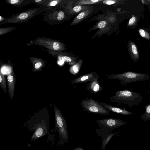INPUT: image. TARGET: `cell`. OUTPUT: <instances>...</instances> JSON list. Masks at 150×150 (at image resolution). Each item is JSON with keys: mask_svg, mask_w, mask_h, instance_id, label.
I'll return each instance as SVG.
<instances>
[{"mask_svg": "<svg viewBox=\"0 0 150 150\" xmlns=\"http://www.w3.org/2000/svg\"><path fill=\"white\" fill-rule=\"evenodd\" d=\"M49 117L48 113H40L32 117L26 122L27 128L33 132L31 141H35L49 133Z\"/></svg>", "mask_w": 150, "mask_h": 150, "instance_id": "cell-1", "label": "cell"}, {"mask_svg": "<svg viewBox=\"0 0 150 150\" xmlns=\"http://www.w3.org/2000/svg\"><path fill=\"white\" fill-rule=\"evenodd\" d=\"M111 102L126 105L133 107L143 103V98L139 93L128 90H119L115 95L110 97Z\"/></svg>", "mask_w": 150, "mask_h": 150, "instance_id": "cell-2", "label": "cell"}, {"mask_svg": "<svg viewBox=\"0 0 150 150\" xmlns=\"http://www.w3.org/2000/svg\"><path fill=\"white\" fill-rule=\"evenodd\" d=\"M55 116V125L54 131L59 133L57 143L62 146L69 140V135L67 124L64 118L58 108L54 105Z\"/></svg>", "mask_w": 150, "mask_h": 150, "instance_id": "cell-3", "label": "cell"}, {"mask_svg": "<svg viewBox=\"0 0 150 150\" xmlns=\"http://www.w3.org/2000/svg\"><path fill=\"white\" fill-rule=\"evenodd\" d=\"M45 12V9L41 7L32 8L20 12L0 22V25L7 23H21L33 19L37 15Z\"/></svg>", "mask_w": 150, "mask_h": 150, "instance_id": "cell-4", "label": "cell"}, {"mask_svg": "<svg viewBox=\"0 0 150 150\" xmlns=\"http://www.w3.org/2000/svg\"><path fill=\"white\" fill-rule=\"evenodd\" d=\"M106 76L110 79L120 80L121 85L145 81L150 78L149 74L133 72H125L121 74L107 75Z\"/></svg>", "mask_w": 150, "mask_h": 150, "instance_id": "cell-5", "label": "cell"}, {"mask_svg": "<svg viewBox=\"0 0 150 150\" xmlns=\"http://www.w3.org/2000/svg\"><path fill=\"white\" fill-rule=\"evenodd\" d=\"M37 45L50 50L62 51L66 49V45L57 40L45 37H37L27 43L28 46Z\"/></svg>", "mask_w": 150, "mask_h": 150, "instance_id": "cell-6", "label": "cell"}, {"mask_svg": "<svg viewBox=\"0 0 150 150\" xmlns=\"http://www.w3.org/2000/svg\"><path fill=\"white\" fill-rule=\"evenodd\" d=\"M62 7L57 6L45 10L43 14V21L50 25H56L63 21L66 18V11Z\"/></svg>", "mask_w": 150, "mask_h": 150, "instance_id": "cell-7", "label": "cell"}, {"mask_svg": "<svg viewBox=\"0 0 150 150\" xmlns=\"http://www.w3.org/2000/svg\"><path fill=\"white\" fill-rule=\"evenodd\" d=\"M83 109L89 113L103 115H108L110 111L104 108L97 100L91 98H86L81 102Z\"/></svg>", "mask_w": 150, "mask_h": 150, "instance_id": "cell-8", "label": "cell"}, {"mask_svg": "<svg viewBox=\"0 0 150 150\" xmlns=\"http://www.w3.org/2000/svg\"><path fill=\"white\" fill-rule=\"evenodd\" d=\"M96 122L100 129L111 132L114 129L127 123L122 120L115 118L98 119Z\"/></svg>", "mask_w": 150, "mask_h": 150, "instance_id": "cell-9", "label": "cell"}, {"mask_svg": "<svg viewBox=\"0 0 150 150\" xmlns=\"http://www.w3.org/2000/svg\"><path fill=\"white\" fill-rule=\"evenodd\" d=\"M96 132L98 135L101 137V150H105V147L109 140L119 132L112 133L111 132L99 129H96Z\"/></svg>", "mask_w": 150, "mask_h": 150, "instance_id": "cell-10", "label": "cell"}, {"mask_svg": "<svg viewBox=\"0 0 150 150\" xmlns=\"http://www.w3.org/2000/svg\"><path fill=\"white\" fill-rule=\"evenodd\" d=\"M99 77V76L96 73L91 72L75 78L71 81V83L74 84L89 82Z\"/></svg>", "mask_w": 150, "mask_h": 150, "instance_id": "cell-11", "label": "cell"}, {"mask_svg": "<svg viewBox=\"0 0 150 150\" xmlns=\"http://www.w3.org/2000/svg\"><path fill=\"white\" fill-rule=\"evenodd\" d=\"M30 60L33 64V73L41 71L46 64V61L43 59L35 57H31Z\"/></svg>", "mask_w": 150, "mask_h": 150, "instance_id": "cell-12", "label": "cell"}, {"mask_svg": "<svg viewBox=\"0 0 150 150\" xmlns=\"http://www.w3.org/2000/svg\"><path fill=\"white\" fill-rule=\"evenodd\" d=\"M100 103L104 108L110 111L125 115H131L133 114L132 112L113 106L110 104L103 102Z\"/></svg>", "mask_w": 150, "mask_h": 150, "instance_id": "cell-13", "label": "cell"}, {"mask_svg": "<svg viewBox=\"0 0 150 150\" xmlns=\"http://www.w3.org/2000/svg\"><path fill=\"white\" fill-rule=\"evenodd\" d=\"M8 92L10 98L12 100L14 96L15 88L16 78L13 72L8 75L7 78Z\"/></svg>", "mask_w": 150, "mask_h": 150, "instance_id": "cell-14", "label": "cell"}, {"mask_svg": "<svg viewBox=\"0 0 150 150\" xmlns=\"http://www.w3.org/2000/svg\"><path fill=\"white\" fill-rule=\"evenodd\" d=\"M98 79H97L89 82L86 88L89 92L94 94L100 91L102 88L98 81Z\"/></svg>", "mask_w": 150, "mask_h": 150, "instance_id": "cell-15", "label": "cell"}, {"mask_svg": "<svg viewBox=\"0 0 150 150\" xmlns=\"http://www.w3.org/2000/svg\"><path fill=\"white\" fill-rule=\"evenodd\" d=\"M128 50L131 57L135 62L139 59L138 51L137 46L133 42L130 41L128 44Z\"/></svg>", "mask_w": 150, "mask_h": 150, "instance_id": "cell-16", "label": "cell"}, {"mask_svg": "<svg viewBox=\"0 0 150 150\" xmlns=\"http://www.w3.org/2000/svg\"><path fill=\"white\" fill-rule=\"evenodd\" d=\"M93 10V9L90 8L81 12L74 19L70 25H74L81 22L90 14Z\"/></svg>", "mask_w": 150, "mask_h": 150, "instance_id": "cell-17", "label": "cell"}, {"mask_svg": "<svg viewBox=\"0 0 150 150\" xmlns=\"http://www.w3.org/2000/svg\"><path fill=\"white\" fill-rule=\"evenodd\" d=\"M6 2L17 7H22L33 3V0H6Z\"/></svg>", "mask_w": 150, "mask_h": 150, "instance_id": "cell-18", "label": "cell"}, {"mask_svg": "<svg viewBox=\"0 0 150 150\" xmlns=\"http://www.w3.org/2000/svg\"><path fill=\"white\" fill-rule=\"evenodd\" d=\"M90 8L89 6L77 5L72 8L67 6L66 10L69 14H72L83 12Z\"/></svg>", "mask_w": 150, "mask_h": 150, "instance_id": "cell-19", "label": "cell"}, {"mask_svg": "<svg viewBox=\"0 0 150 150\" xmlns=\"http://www.w3.org/2000/svg\"><path fill=\"white\" fill-rule=\"evenodd\" d=\"M82 63V59H80L78 62L71 67L69 69V72L74 75L77 74L80 69Z\"/></svg>", "mask_w": 150, "mask_h": 150, "instance_id": "cell-20", "label": "cell"}, {"mask_svg": "<svg viewBox=\"0 0 150 150\" xmlns=\"http://www.w3.org/2000/svg\"><path fill=\"white\" fill-rule=\"evenodd\" d=\"M140 118L144 121L150 120V103L147 104L145 107L144 112L140 116Z\"/></svg>", "mask_w": 150, "mask_h": 150, "instance_id": "cell-21", "label": "cell"}, {"mask_svg": "<svg viewBox=\"0 0 150 150\" xmlns=\"http://www.w3.org/2000/svg\"><path fill=\"white\" fill-rule=\"evenodd\" d=\"M16 28V26H14L0 28V35L9 33L15 30Z\"/></svg>", "mask_w": 150, "mask_h": 150, "instance_id": "cell-22", "label": "cell"}, {"mask_svg": "<svg viewBox=\"0 0 150 150\" xmlns=\"http://www.w3.org/2000/svg\"><path fill=\"white\" fill-rule=\"evenodd\" d=\"M102 0H82L77 1L75 5H86L94 4L99 2L103 1Z\"/></svg>", "mask_w": 150, "mask_h": 150, "instance_id": "cell-23", "label": "cell"}, {"mask_svg": "<svg viewBox=\"0 0 150 150\" xmlns=\"http://www.w3.org/2000/svg\"><path fill=\"white\" fill-rule=\"evenodd\" d=\"M0 85L4 92L6 93L7 92L6 79L4 75L1 71L0 73Z\"/></svg>", "mask_w": 150, "mask_h": 150, "instance_id": "cell-24", "label": "cell"}, {"mask_svg": "<svg viewBox=\"0 0 150 150\" xmlns=\"http://www.w3.org/2000/svg\"><path fill=\"white\" fill-rule=\"evenodd\" d=\"M139 32L140 35L142 37L148 40L150 39V36L146 31L143 29H140Z\"/></svg>", "mask_w": 150, "mask_h": 150, "instance_id": "cell-25", "label": "cell"}, {"mask_svg": "<svg viewBox=\"0 0 150 150\" xmlns=\"http://www.w3.org/2000/svg\"><path fill=\"white\" fill-rule=\"evenodd\" d=\"M107 23L104 20H102L99 22L97 26V28L102 29L104 28L106 25Z\"/></svg>", "mask_w": 150, "mask_h": 150, "instance_id": "cell-26", "label": "cell"}, {"mask_svg": "<svg viewBox=\"0 0 150 150\" xmlns=\"http://www.w3.org/2000/svg\"><path fill=\"white\" fill-rule=\"evenodd\" d=\"M136 18L135 17H133L131 18L128 22V26H132L134 25L136 23Z\"/></svg>", "mask_w": 150, "mask_h": 150, "instance_id": "cell-27", "label": "cell"}, {"mask_svg": "<svg viewBox=\"0 0 150 150\" xmlns=\"http://www.w3.org/2000/svg\"><path fill=\"white\" fill-rule=\"evenodd\" d=\"M116 1L112 0H107L103 1V2L105 4L108 5H111L115 4Z\"/></svg>", "mask_w": 150, "mask_h": 150, "instance_id": "cell-28", "label": "cell"}, {"mask_svg": "<svg viewBox=\"0 0 150 150\" xmlns=\"http://www.w3.org/2000/svg\"><path fill=\"white\" fill-rule=\"evenodd\" d=\"M73 150H84L82 148L80 147H78L75 148Z\"/></svg>", "mask_w": 150, "mask_h": 150, "instance_id": "cell-29", "label": "cell"}, {"mask_svg": "<svg viewBox=\"0 0 150 150\" xmlns=\"http://www.w3.org/2000/svg\"><path fill=\"white\" fill-rule=\"evenodd\" d=\"M5 19V18H4L1 16H0V22L3 21Z\"/></svg>", "mask_w": 150, "mask_h": 150, "instance_id": "cell-30", "label": "cell"}]
</instances>
